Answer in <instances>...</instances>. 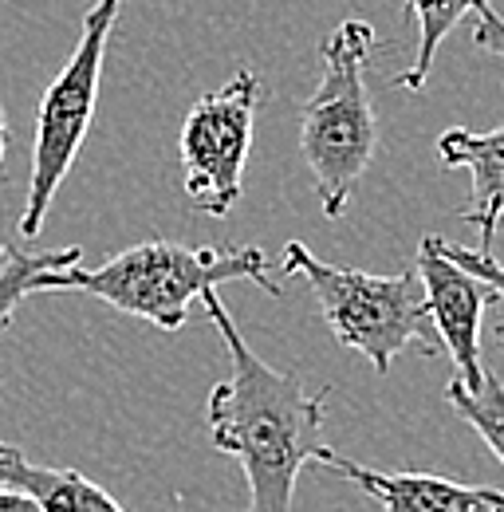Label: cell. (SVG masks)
I'll return each mask as SVG.
<instances>
[{
	"instance_id": "6da1fadb",
	"label": "cell",
	"mask_w": 504,
	"mask_h": 512,
	"mask_svg": "<svg viewBox=\"0 0 504 512\" xmlns=\"http://www.w3.org/2000/svg\"><path fill=\"white\" fill-rule=\"evenodd\" d=\"M201 308L229 355V375L209 390L205 402L209 442L241 465L249 481L245 512H292L304 465L319 461L327 449V386L308 390L300 375L268 367L245 343L217 288L201 296Z\"/></svg>"
},
{
	"instance_id": "7a4b0ae2",
	"label": "cell",
	"mask_w": 504,
	"mask_h": 512,
	"mask_svg": "<svg viewBox=\"0 0 504 512\" xmlns=\"http://www.w3.org/2000/svg\"><path fill=\"white\" fill-rule=\"evenodd\" d=\"M245 280L264 288L268 296H280V280L272 272V256L260 245L241 249H189L182 241H142L123 249L99 268H52L40 276V292H87L103 304L119 308L123 316L154 323L158 331L174 335L189 320V308L201 304L209 288ZM36 292V296H40Z\"/></svg>"
},
{
	"instance_id": "3957f363",
	"label": "cell",
	"mask_w": 504,
	"mask_h": 512,
	"mask_svg": "<svg viewBox=\"0 0 504 512\" xmlns=\"http://www.w3.org/2000/svg\"><path fill=\"white\" fill-rule=\"evenodd\" d=\"M375 28L343 20L319 44V83L300 111V154L323 217H343L347 201L378 154V115L367 87Z\"/></svg>"
},
{
	"instance_id": "277c9868",
	"label": "cell",
	"mask_w": 504,
	"mask_h": 512,
	"mask_svg": "<svg viewBox=\"0 0 504 512\" xmlns=\"http://www.w3.org/2000/svg\"><path fill=\"white\" fill-rule=\"evenodd\" d=\"M280 272L312 288L319 316L335 343L363 355L378 375H386L406 347H418L422 355L438 351V331L426 312L418 272L371 276L359 268H339L319 260L304 241H288Z\"/></svg>"
},
{
	"instance_id": "5b68a950",
	"label": "cell",
	"mask_w": 504,
	"mask_h": 512,
	"mask_svg": "<svg viewBox=\"0 0 504 512\" xmlns=\"http://www.w3.org/2000/svg\"><path fill=\"white\" fill-rule=\"evenodd\" d=\"M119 8H123V0H95L87 8L71 60L48 83V91L36 107L32 174H28V197H24V213H20V237L24 241L40 237L44 217H48L56 193L67 182V174H71V166L87 142V130L95 123L103 60H107L111 32L119 24Z\"/></svg>"
},
{
	"instance_id": "8992f818",
	"label": "cell",
	"mask_w": 504,
	"mask_h": 512,
	"mask_svg": "<svg viewBox=\"0 0 504 512\" xmlns=\"http://www.w3.org/2000/svg\"><path fill=\"white\" fill-rule=\"evenodd\" d=\"M256 111H260V79L249 67H241L225 87L201 95L186 111L178 154H182V186L197 213L221 221L237 209L245 193Z\"/></svg>"
},
{
	"instance_id": "52a82bcc",
	"label": "cell",
	"mask_w": 504,
	"mask_h": 512,
	"mask_svg": "<svg viewBox=\"0 0 504 512\" xmlns=\"http://www.w3.org/2000/svg\"><path fill=\"white\" fill-rule=\"evenodd\" d=\"M418 280L426 292V312L438 331V343L453 359V379L469 390L485 383V363H481V320L493 300V292L473 280L465 268H457L438 249V237H426L418 249Z\"/></svg>"
},
{
	"instance_id": "ba28073f",
	"label": "cell",
	"mask_w": 504,
	"mask_h": 512,
	"mask_svg": "<svg viewBox=\"0 0 504 512\" xmlns=\"http://www.w3.org/2000/svg\"><path fill=\"white\" fill-rule=\"evenodd\" d=\"M359 485L382 512H504V489L461 485L434 473H378L327 446L315 461Z\"/></svg>"
},
{
	"instance_id": "9c48e42d",
	"label": "cell",
	"mask_w": 504,
	"mask_h": 512,
	"mask_svg": "<svg viewBox=\"0 0 504 512\" xmlns=\"http://www.w3.org/2000/svg\"><path fill=\"white\" fill-rule=\"evenodd\" d=\"M438 158L449 170H469L473 197L461 209V221L477 229L481 253H493L497 229L504 217V127L477 134V130L453 127L438 138Z\"/></svg>"
},
{
	"instance_id": "30bf717a",
	"label": "cell",
	"mask_w": 504,
	"mask_h": 512,
	"mask_svg": "<svg viewBox=\"0 0 504 512\" xmlns=\"http://www.w3.org/2000/svg\"><path fill=\"white\" fill-rule=\"evenodd\" d=\"M0 485L24 489L40 512H126L103 485L75 469H56L32 461L24 449L0 442Z\"/></svg>"
},
{
	"instance_id": "8fae6325",
	"label": "cell",
	"mask_w": 504,
	"mask_h": 512,
	"mask_svg": "<svg viewBox=\"0 0 504 512\" xmlns=\"http://www.w3.org/2000/svg\"><path fill=\"white\" fill-rule=\"evenodd\" d=\"M410 4V16L418 24V56L414 64L406 67L394 83L406 87V91H422L426 79H430V67H434V56H438L441 40L461 24L465 12H473L481 0H406Z\"/></svg>"
},
{
	"instance_id": "7c38bea8",
	"label": "cell",
	"mask_w": 504,
	"mask_h": 512,
	"mask_svg": "<svg viewBox=\"0 0 504 512\" xmlns=\"http://www.w3.org/2000/svg\"><path fill=\"white\" fill-rule=\"evenodd\" d=\"M445 402H449L453 414H457L461 422H469V426L481 434V442L504 461V383L501 379L485 371V383L477 386V390H469V386H461L457 379H449Z\"/></svg>"
},
{
	"instance_id": "4fadbf2b",
	"label": "cell",
	"mask_w": 504,
	"mask_h": 512,
	"mask_svg": "<svg viewBox=\"0 0 504 512\" xmlns=\"http://www.w3.org/2000/svg\"><path fill=\"white\" fill-rule=\"evenodd\" d=\"M83 264V249H60V253H8V264L0 268V331L12 323L16 308L40 292V276L52 268Z\"/></svg>"
},
{
	"instance_id": "5bb4252c",
	"label": "cell",
	"mask_w": 504,
	"mask_h": 512,
	"mask_svg": "<svg viewBox=\"0 0 504 512\" xmlns=\"http://www.w3.org/2000/svg\"><path fill=\"white\" fill-rule=\"evenodd\" d=\"M438 249L457 268H465L473 280H481L489 292H493V300H504V264L497 260L493 253H481V249H461V245H449L445 237H438Z\"/></svg>"
},
{
	"instance_id": "9a60e30c",
	"label": "cell",
	"mask_w": 504,
	"mask_h": 512,
	"mask_svg": "<svg viewBox=\"0 0 504 512\" xmlns=\"http://www.w3.org/2000/svg\"><path fill=\"white\" fill-rule=\"evenodd\" d=\"M473 44L481 48V52H489V56H497L504 60V16L489 4V0H481L477 8H473Z\"/></svg>"
},
{
	"instance_id": "2e32d148",
	"label": "cell",
	"mask_w": 504,
	"mask_h": 512,
	"mask_svg": "<svg viewBox=\"0 0 504 512\" xmlns=\"http://www.w3.org/2000/svg\"><path fill=\"white\" fill-rule=\"evenodd\" d=\"M0 512H40V505L16 485H0Z\"/></svg>"
},
{
	"instance_id": "e0dca14e",
	"label": "cell",
	"mask_w": 504,
	"mask_h": 512,
	"mask_svg": "<svg viewBox=\"0 0 504 512\" xmlns=\"http://www.w3.org/2000/svg\"><path fill=\"white\" fill-rule=\"evenodd\" d=\"M8 146H12V130H8L4 111H0V182H4V158H8ZM0 256H4V237H0Z\"/></svg>"
},
{
	"instance_id": "ac0fdd59",
	"label": "cell",
	"mask_w": 504,
	"mask_h": 512,
	"mask_svg": "<svg viewBox=\"0 0 504 512\" xmlns=\"http://www.w3.org/2000/svg\"><path fill=\"white\" fill-rule=\"evenodd\" d=\"M497 339L504 343V323H497Z\"/></svg>"
}]
</instances>
